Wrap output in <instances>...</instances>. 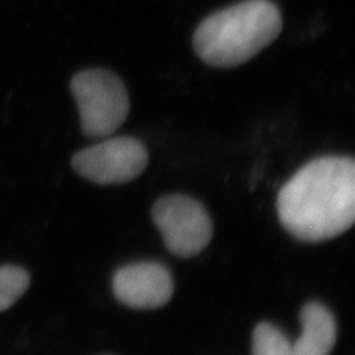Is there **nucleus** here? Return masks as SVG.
Segmentation results:
<instances>
[{"mask_svg":"<svg viewBox=\"0 0 355 355\" xmlns=\"http://www.w3.org/2000/svg\"><path fill=\"white\" fill-rule=\"evenodd\" d=\"M277 208L283 227L302 241L343 234L355 220L354 161L328 155L308 162L283 186Z\"/></svg>","mask_w":355,"mask_h":355,"instance_id":"nucleus-1","label":"nucleus"},{"mask_svg":"<svg viewBox=\"0 0 355 355\" xmlns=\"http://www.w3.org/2000/svg\"><path fill=\"white\" fill-rule=\"evenodd\" d=\"M282 28V13L272 1L245 0L204 19L192 44L204 64L229 69L250 61L277 40Z\"/></svg>","mask_w":355,"mask_h":355,"instance_id":"nucleus-2","label":"nucleus"},{"mask_svg":"<svg viewBox=\"0 0 355 355\" xmlns=\"http://www.w3.org/2000/svg\"><path fill=\"white\" fill-rule=\"evenodd\" d=\"M71 92L80 114L82 132L91 139H105L121 127L129 114V95L119 76L102 69L78 73Z\"/></svg>","mask_w":355,"mask_h":355,"instance_id":"nucleus-3","label":"nucleus"},{"mask_svg":"<svg viewBox=\"0 0 355 355\" xmlns=\"http://www.w3.org/2000/svg\"><path fill=\"white\" fill-rule=\"evenodd\" d=\"M152 216L166 248L178 257L198 255L212 239L214 227L209 215L202 204L187 196L161 198L154 204Z\"/></svg>","mask_w":355,"mask_h":355,"instance_id":"nucleus-4","label":"nucleus"},{"mask_svg":"<svg viewBox=\"0 0 355 355\" xmlns=\"http://www.w3.org/2000/svg\"><path fill=\"white\" fill-rule=\"evenodd\" d=\"M148 161V150L140 140L110 136L76 153L73 167L80 177L94 183L123 184L140 177Z\"/></svg>","mask_w":355,"mask_h":355,"instance_id":"nucleus-5","label":"nucleus"},{"mask_svg":"<svg viewBox=\"0 0 355 355\" xmlns=\"http://www.w3.org/2000/svg\"><path fill=\"white\" fill-rule=\"evenodd\" d=\"M114 292L123 304L130 308L154 309L170 302L174 283L166 267L154 262H140L116 272Z\"/></svg>","mask_w":355,"mask_h":355,"instance_id":"nucleus-6","label":"nucleus"},{"mask_svg":"<svg viewBox=\"0 0 355 355\" xmlns=\"http://www.w3.org/2000/svg\"><path fill=\"white\" fill-rule=\"evenodd\" d=\"M302 334L292 343L295 355H329L336 345L337 327L324 305L309 303L302 311Z\"/></svg>","mask_w":355,"mask_h":355,"instance_id":"nucleus-7","label":"nucleus"},{"mask_svg":"<svg viewBox=\"0 0 355 355\" xmlns=\"http://www.w3.org/2000/svg\"><path fill=\"white\" fill-rule=\"evenodd\" d=\"M253 355H295L293 345L275 325L261 322L253 333Z\"/></svg>","mask_w":355,"mask_h":355,"instance_id":"nucleus-8","label":"nucleus"},{"mask_svg":"<svg viewBox=\"0 0 355 355\" xmlns=\"http://www.w3.org/2000/svg\"><path fill=\"white\" fill-rule=\"evenodd\" d=\"M29 275L17 266L0 267V312L11 308L28 290Z\"/></svg>","mask_w":355,"mask_h":355,"instance_id":"nucleus-9","label":"nucleus"}]
</instances>
